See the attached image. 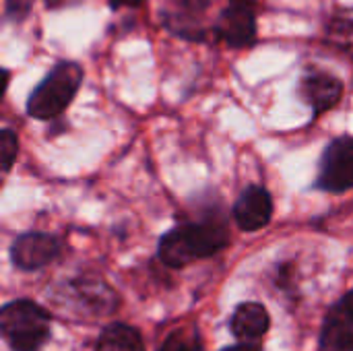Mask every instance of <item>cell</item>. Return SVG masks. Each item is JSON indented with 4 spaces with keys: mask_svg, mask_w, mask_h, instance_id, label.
I'll return each mask as SVG.
<instances>
[{
    "mask_svg": "<svg viewBox=\"0 0 353 351\" xmlns=\"http://www.w3.org/2000/svg\"><path fill=\"white\" fill-rule=\"evenodd\" d=\"M248 2H254V0H248Z\"/></svg>",
    "mask_w": 353,
    "mask_h": 351,
    "instance_id": "17",
    "label": "cell"
},
{
    "mask_svg": "<svg viewBox=\"0 0 353 351\" xmlns=\"http://www.w3.org/2000/svg\"><path fill=\"white\" fill-rule=\"evenodd\" d=\"M223 351H263L259 345H250V343H242V345H236V348H228Z\"/></svg>",
    "mask_w": 353,
    "mask_h": 351,
    "instance_id": "16",
    "label": "cell"
},
{
    "mask_svg": "<svg viewBox=\"0 0 353 351\" xmlns=\"http://www.w3.org/2000/svg\"><path fill=\"white\" fill-rule=\"evenodd\" d=\"M83 77L85 72L77 62H58L29 95L27 114L35 120L58 118L74 99Z\"/></svg>",
    "mask_w": 353,
    "mask_h": 351,
    "instance_id": "2",
    "label": "cell"
},
{
    "mask_svg": "<svg viewBox=\"0 0 353 351\" xmlns=\"http://www.w3.org/2000/svg\"><path fill=\"white\" fill-rule=\"evenodd\" d=\"M114 8H122V6H137L141 0H110Z\"/></svg>",
    "mask_w": 353,
    "mask_h": 351,
    "instance_id": "15",
    "label": "cell"
},
{
    "mask_svg": "<svg viewBox=\"0 0 353 351\" xmlns=\"http://www.w3.org/2000/svg\"><path fill=\"white\" fill-rule=\"evenodd\" d=\"M269 312L263 304L246 302L240 304L232 317V333L242 343H252L269 331Z\"/></svg>",
    "mask_w": 353,
    "mask_h": 351,
    "instance_id": "11",
    "label": "cell"
},
{
    "mask_svg": "<svg viewBox=\"0 0 353 351\" xmlns=\"http://www.w3.org/2000/svg\"><path fill=\"white\" fill-rule=\"evenodd\" d=\"M316 188L331 194H341L353 188V137L333 139L323 157L316 178Z\"/></svg>",
    "mask_w": 353,
    "mask_h": 351,
    "instance_id": "4",
    "label": "cell"
},
{
    "mask_svg": "<svg viewBox=\"0 0 353 351\" xmlns=\"http://www.w3.org/2000/svg\"><path fill=\"white\" fill-rule=\"evenodd\" d=\"M213 33L230 48H250L256 41V17L252 2L230 0V4L219 12V19L215 21Z\"/></svg>",
    "mask_w": 353,
    "mask_h": 351,
    "instance_id": "6",
    "label": "cell"
},
{
    "mask_svg": "<svg viewBox=\"0 0 353 351\" xmlns=\"http://www.w3.org/2000/svg\"><path fill=\"white\" fill-rule=\"evenodd\" d=\"M343 95V81L331 72L312 68L300 81V97L310 106L314 116L335 108Z\"/></svg>",
    "mask_w": 353,
    "mask_h": 351,
    "instance_id": "9",
    "label": "cell"
},
{
    "mask_svg": "<svg viewBox=\"0 0 353 351\" xmlns=\"http://www.w3.org/2000/svg\"><path fill=\"white\" fill-rule=\"evenodd\" d=\"M0 329L12 351H37L50 337V314L29 302L17 300L2 308Z\"/></svg>",
    "mask_w": 353,
    "mask_h": 351,
    "instance_id": "3",
    "label": "cell"
},
{
    "mask_svg": "<svg viewBox=\"0 0 353 351\" xmlns=\"http://www.w3.org/2000/svg\"><path fill=\"white\" fill-rule=\"evenodd\" d=\"M273 217V197L265 186L252 184L244 188L234 205V221L242 232H259Z\"/></svg>",
    "mask_w": 353,
    "mask_h": 351,
    "instance_id": "8",
    "label": "cell"
},
{
    "mask_svg": "<svg viewBox=\"0 0 353 351\" xmlns=\"http://www.w3.org/2000/svg\"><path fill=\"white\" fill-rule=\"evenodd\" d=\"M211 4L213 0H163L161 21L178 37L205 39Z\"/></svg>",
    "mask_w": 353,
    "mask_h": 351,
    "instance_id": "5",
    "label": "cell"
},
{
    "mask_svg": "<svg viewBox=\"0 0 353 351\" xmlns=\"http://www.w3.org/2000/svg\"><path fill=\"white\" fill-rule=\"evenodd\" d=\"M97 351H145V345L137 329L116 323L101 331L97 339Z\"/></svg>",
    "mask_w": 353,
    "mask_h": 351,
    "instance_id": "12",
    "label": "cell"
},
{
    "mask_svg": "<svg viewBox=\"0 0 353 351\" xmlns=\"http://www.w3.org/2000/svg\"><path fill=\"white\" fill-rule=\"evenodd\" d=\"M323 351H353V292L345 294L327 314L323 333Z\"/></svg>",
    "mask_w": 353,
    "mask_h": 351,
    "instance_id": "10",
    "label": "cell"
},
{
    "mask_svg": "<svg viewBox=\"0 0 353 351\" xmlns=\"http://www.w3.org/2000/svg\"><path fill=\"white\" fill-rule=\"evenodd\" d=\"M60 254V242L46 232H27L14 238L10 261L21 271H37L50 265Z\"/></svg>",
    "mask_w": 353,
    "mask_h": 351,
    "instance_id": "7",
    "label": "cell"
},
{
    "mask_svg": "<svg viewBox=\"0 0 353 351\" xmlns=\"http://www.w3.org/2000/svg\"><path fill=\"white\" fill-rule=\"evenodd\" d=\"M17 153H19V137H17L14 130L4 128L0 132V163H2V172L4 174H8L12 170Z\"/></svg>",
    "mask_w": 353,
    "mask_h": 351,
    "instance_id": "14",
    "label": "cell"
},
{
    "mask_svg": "<svg viewBox=\"0 0 353 351\" xmlns=\"http://www.w3.org/2000/svg\"><path fill=\"white\" fill-rule=\"evenodd\" d=\"M159 351H203L201 335L194 327H182L163 341Z\"/></svg>",
    "mask_w": 353,
    "mask_h": 351,
    "instance_id": "13",
    "label": "cell"
},
{
    "mask_svg": "<svg viewBox=\"0 0 353 351\" xmlns=\"http://www.w3.org/2000/svg\"><path fill=\"white\" fill-rule=\"evenodd\" d=\"M230 242L228 228L221 219L205 217L201 221L180 223L159 240V259L172 269L186 267L223 250Z\"/></svg>",
    "mask_w": 353,
    "mask_h": 351,
    "instance_id": "1",
    "label": "cell"
}]
</instances>
